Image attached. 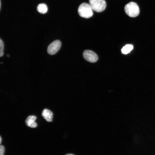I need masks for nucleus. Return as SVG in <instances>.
<instances>
[{
	"mask_svg": "<svg viewBox=\"0 0 155 155\" xmlns=\"http://www.w3.org/2000/svg\"><path fill=\"white\" fill-rule=\"evenodd\" d=\"M93 9L89 4L83 3L79 6L78 9V12L81 17L88 18L93 15Z\"/></svg>",
	"mask_w": 155,
	"mask_h": 155,
	"instance_id": "f257e3e1",
	"label": "nucleus"
},
{
	"mask_svg": "<svg viewBox=\"0 0 155 155\" xmlns=\"http://www.w3.org/2000/svg\"><path fill=\"white\" fill-rule=\"evenodd\" d=\"M126 13L131 17L137 16L140 13L139 7L136 3L131 2L127 4L124 7Z\"/></svg>",
	"mask_w": 155,
	"mask_h": 155,
	"instance_id": "f03ea898",
	"label": "nucleus"
},
{
	"mask_svg": "<svg viewBox=\"0 0 155 155\" xmlns=\"http://www.w3.org/2000/svg\"><path fill=\"white\" fill-rule=\"evenodd\" d=\"M89 4L93 10L97 12L103 11L106 6L104 0H89Z\"/></svg>",
	"mask_w": 155,
	"mask_h": 155,
	"instance_id": "7ed1b4c3",
	"label": "nucleus"
},
{
	"mask_svg": "<svg viewBox=\"0 0 155 155\" xmlns=\"http://www.w3.org/2000/svg\"><path fill=\"white\" fill-rule=\"evenodd\" d=\"M61 46V42L60 41L56 40L51 43L48 46L47 51L51 55L56 54L59 50Z\"/></svg>",
	"mask_w": 155,
	"mask_h": 155,
	"instance_id": "20e7f679",
	"label": "nucleus"
},
{
	"mask_svg": "<svg viewBox=\"0 0 155 155\" xmlns=\"http://www.w3.org/2000/svg\"><path fill=\"white\" fill-rule=\"evenodd\" d=\"M83 56L86 60L91 63L96 62L98 59V57L96 54L90 50H85L83 53Z\"/></svg>",
	"mask_w": 155,
	"mask_h": 155,
	"instance_id": "39448f33",
	"label": "nucleus"
},
{
	"mask_svg": "<svg viewBox=\"0 0 155 155\" xmlns=\"http://www.w3.org/2000/svg\"><path fill=\"white\" fill-rule=\"evenodd\" d=\"M36 117L34 115H30L26 118L25 122L26 125L31 128H35L37 126V124L35 121Z\"/></svg>",
	"mask_w": 155,
	"mask_h": 155,
	"instance_id": "423d86ee",
	"label": "nucleus"
},
{
	"mask_svg": "<svg viewBox=\"0 0 155 155\" xmlns=\"http://www.w3.org/2000/svg\"><path fill=\"white\" fill-rule=\"evenodd\" d=\"M42 116L46 120L49 122H51L53 118V113L49 110L44 109L42 111Z\"/></svg>",
	"mask_w": 155,
	"mask_h": 155,
	"instance_id": "0eeeda50",
	"label": "nucleus"
},
{
	"mask_svg": "<svg viewBox=\"0 0 155 155\" xmlns=\"http://www.w3.org/2000/svg\"><path fill=\"white\" fill-rule=\"evenodd\" d=\"M37 10L40 13L44 14L47 12L48 7L45 4L40 3L38 5L37 7Z\"/></svg>",
	"mask_w": 155,
	"mask_h": 155,
	"instance_id": "6e6552de",
	"label": "nucleus"
},
{
	"mask_svg": "<svg viewBox=\"0 0 155 155\" xmlns=\"http://www.w3.org/2000/svg\"><path fill=\"white\" fill-rule=\"evenodd\" d=\"M133 46L130 44H127L123 46L121 49L122 53L125 54L129 53L133 49Z\"/></svg>",
	"mask_w": 155,
	"mask_h": 155,
	"instance_id": "1a4fd4ad",
	"label": "nucleus"
},
{
	"mask_svg": "<svg viewBox=\"0 0 155 155\" xmlns=\"http://www.w3.org/2000/svg\"><path fill=\"white\" fill-rule=\"evenodd\" d=\"M4 44L3 41L1 39L0 40V56L2 57L4 54Z\"/></svg>",
	"mask_w": 155,
	"mask_h": 155,
	"instance_id": "9d476101",
	"label": "nucleus"
},
{
	"mask_svg": "<svg viewBox=\"0 0 155 155\" xmlns=\"http://www.w3.org/2000/svg\"><path fill=\"white\" fill-rule=\"evenodd\" d=\"M5 148L3 146L1 145L0 146V155H4Z\"/></svg>",
	"mask_w": 155,
	"mask_h": 155,
	"instance_id": "9b49d317",
	"label": "nucleus"
},
{
	"mask_svg": "<svg viewBox=\"0 0 155 155\" xmlns=\"http://www.w3.org/2000/svg\"><path fill=\"white\" fill-rule=\"evenodd\" d=\"M65 155H75L73 154H66Z\"/></svg>",
	"mask_w": 155,
	"mask_h": 155,
	"instance_id": "f8f14e48",
	"label": "nucleus"
},
{
	"mask_svg": "<svg viewBox=\"0 0 155 155\" xmlns=\"http://www.w3.org/2000/svg\"><path fill=\"white\" fill-rule=\"evenodd\" d=\"M0 143H1V136H0Z\"/></svg>",
	"mask_w": 155,
	"mask_h": 155,
	"instance_id": "ddd939ff",
	"label": "nucleus"
}]
</instances>
